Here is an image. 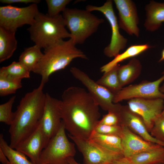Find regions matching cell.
<instances>
[{
    "mask_svg": "<svg viewBox=\"0 0 164 164\" xmlns=\"http://www.w3.org/2000/svg\"><path fill=\"white\" fill-rule=\"evenodd\" d=\"M89 139L106 149L123 154L121 140L120 136L101 134L94 131Z\"/></svg>",
    "mask_w": 164,
    "mask_h": 164,
    "instance_id": "603a6c76",
    "label": "cell"
},
{
    "mask_svg": "<svg viewBox=\"0 0 164 164\" xmlns=\"http://www.w3.org/2000/svg\"><path fill=\"white\" fill-rule=\"evenodd\" d=\"M163 60H164V49L162 52L161 56L159 60V62H160Z\"/></svg>",
    "mask_w": 164,
    "mask_h": 164,
    "instance_id": "74e56055",
    "label": "cell"
},
{
    "mask_svg": "<svg viewBox=\"0 0 164 164\" xmlns=\"http://www.w3.org/2000/svg\"><path fill=\"white\" fill-rule=\"evenodd\" d=\"M121 125L122 132L121 138L124 157L130 158L162 146L147 141L132 132L126 126Z\"/></svg>",
    "mask_w": 164,
    "mask_h": 164,
    "instance_id": "e0dca14e",
    "label": "cell"
},
{
    "mask_svg": "<svg viewBox=\"0 0 164 164\" xmlns=\"http://www.w3.org/2000/svg\"><path fill=\"white\" fill-rule=\"evenodd\" d=\"M62 15L76 45L84 43L104 21L86 9L66 8Z\"/></svg>",
    "mask_w": 164,
    "mask_h": 164,
    "instance_id": "5b68a950",
    "label": "cell"
},
{
    "mask_svg": "<svg viewBox=\"0 0 164 164\" xmlns=\"http://www.w3.org/2000/svg\"><path fill=\"white\" fill-rule=\"evenodd\" d=\"M16 32L0 26V62L6 60L13 55L17 48Z\"/></svg>",
    "mask_w": 164,
    "mask_h": 164,
    "instance_id": "ffe728a7",
    "label": "cell"
},
{
    "mask_svg": "<svg viewBox=\"0 0 164 164\" xmlns=\"http://www.w3.org/2000/svg\"><path fill=\"white\" fill-rule=\"evenodd\" d=\"M68 161L69 164H80L76 161L74 157L69 158L68 159Z\"/></svg>",
    "mask_w": 164,
    "mask_h": 164,
    "instance_id": "8d00e7d4",
    "label": "cell"
},
{
    "mask_svg": "<svg viewBox=\"0 0 164 164\" xmlns=\"http://www.w3.org/2000/svg\"><path fill=\"white\" fill-rule=\"evenodd\" d=\"M49 141L43 132L40 121L34 130L15 149L28 157L34 164H38L41 153Z\"/></svg>",
    "mask_w": 164,
    "mask_h": 164,
    "instance_id": "4fadbf2b",
    "label": "cell"
},
{
    "mask_svg": "<svg viewBox=\"0 0 164 164\" xmlns=\"http://www.w3.org/2000/svg\"><path fill=\"white\" fill-rule=\"evenodd\" d=\"M160 91L163 94H164V83L159 88Z\"/></svg>",
    "mask_w": 164,
    "mask_h": 164,
    "instance_id": "f35d334b",
    "label": "cell"
},
{
    "mask_svg": "<svg viewBox=\"0 0 164 164\" xmlns=\"http://www.w3.org/2000/svg\"><path fill=\"white\" fill-rule=\"evenodd\" d=\"M39 12L37 4L18 7L11 5L0 7V26L16 32L25 25L31 26Z\"/></svg>",
    "mask_w": 164,
    "mask_h": 164,
    "instance_id": "52a82bcc",
    "label": "cell"
},
{
    "mask_svg": "<svg viewBox=\"0 0 164 164\" xmlns=\"http://www.w3.org/2000/svg\"><path fill=\"white\" fill-rule=\"evenodd\" d=\"M70 71L73 76L86 87L88 93L103 110L108 111L119 112L121 105L113 102L114 93L94 81L79 68L72 67Z\"/></svg>",
    "mask_w": 164,
    "mask_h": 164,
    "instance_id": "ba28073f",
    "label": "cell"
},
{
    "mask_svg": "<svg viewBox=\"0 0 164 164\" xmlns=\"http://www.w3.org/2000/svg\"><path fill=\"white\" fill-rule=\"evenodd\" d=\"M77 58L87 59L72 39L63 40L44 50L43 55L33 72L41 76V83L45 84L52 74L64 69Z\"/></svg>",
    "mask_w": 164,
    "mask_h": 164,
    "instance_id": "3957f363",
    "label": "cell"
},
{
    "mask_svg": "<svg viewBox=\"0 0 164 164\" xmlns=\"http://www.w3.org/2000/svg\"><path fill=\"white\" fill-rule=\"evenodd\" d=\"M112 1L107 0L101 6L92 5L86 6V9L91 12L98 11L102 13L109 22L111 30V36L109 44L104 50L105 56L109 57H115L119 54L121 50L125 47L127 39L120 33V28L117 20L113 7Z\"/></svg>",
    "mask_w": 164,
    "mask_h": 164,
    "instance_id": "9c48e42d",
    "label": "cell"
},
{
    "mask_svg": "<svg viewBox=\"0 0 164 164\" xmlns=\"http://www.w3.org/2000/svg\"><path fill=\"white\" fill-rule=\"evenodd\" d=\"M30 72L19 61H13L8 66L0 69V76L19 80L30 78Z\"/></svg>",
    "mask_w": 164,
    "mask_h": 164,
    "instance_id": "d4e9b609",
    "label": "cell"
},
{
    "mask_svg": "<svg viewBox=\"0 0 164 164\" xmlns=\"http://www.w3.org/2000/svg\"><path fill=\"white\" fill-rule=\"evenodd\" d=\"M60 103V100L46 93L45 103L40 122L43 132L49 141L56 133L61 124Z\"/></svg>",
    "mask_w": 164,
    "mask_h": 164,
    "instance_id": "5bb4252c",
    "label": "cell"
},
{
    "mask_svg": "<svg viewBox=\"0 0 164 164\" xmlns=\"http://www.w3.org/2000/svg\"><path fill=\"white\" fill-rule=\"evenodd\" d=\"M127 103L130 109L142 118L150 133L155 120L164 109V99L135 98L129 100Z\"/></svg>",
    "mask_w": 164,
    "mask_h": 164,
    "instance_id": "7c38bea8",
    "label": "cell"
},
{
    "mask_svg": "<svg viewBox=\"0 0 164 164\" xmlns=\"http://www.w3.org/2000/svg\"><path fill=\"white\" fill-rule=\"evenodd\" d=\"M128 158L133 164H164V146H160Z\"/></svg>",
    "mask_w": 164,
    "mask_h": 164,
    "instance_id": "7402d4cb",
    "label": "cell"
},
{
    "mask_svg": "<svg viewBox=\"0 0 164 164\" xmlns=\"http://www.w3.org/2000/svg\"><path fill=\"white\" fill-rule=\"evenodd\" d=\"M43 55L41 48L35 45L25 49L20 55L19 61L30 72H33Z\"/></svg>",
    "mask_w": 164,
    "mask_h": 164,
    "instance_id": "cb8c5ba5",
    "label": "cell"
},
{
    "mask_svg": "<svg viewBox=\"0 0 164 164\" xmlns=\"http://www.w3.org/2000/svg\"><path fill=\"white\" fill-rule=\"evenodd\" d=\"M83 155L84 164H109L123 155L103 147L91 140L68 135Z\"/></svg>",
    "mask_w": 164,
    "mask_h": 164,
    "instance_id": "30bf717a",
    "label": "cell"
},
{
    "mask_svg": "<svg viewBox=\"0 0 164 164\" xmlns=\"http://www.w3.org/2000/svg\"><path fill=\"white\" fill-rule=\"evenodd\" d=\"M66 26L62 15L51 17L39 12L27 30L31 39L44 50L64 39L71 38Z\"/></svg>",
    "mask_w": 164,
    "mask_h": 164,
    "instance_id": "277c9868",
    "label": "cell"
},
{
    "mask_svg": "<svg viewBox=\"0 0 164 164\" xmlns=\"http://www.w3.org/2000/svg\"><path fill=\"white\" fill-rule=\"evenodd\" d=\"M0 161L2 164H11L7 157L0 149Z\"/></svg>",
    "mask_w": 164,
    "mask_h": 164,
    "instance_id": "d590c367",
    "label": "cell"
},
{
    "mask_svg": "<svg viewBox=\"0 0 164 164\" xmlns=\"http://www.w3.org/2000/svg\"><path fill=\"white\" fill-rule=\"evenodd\" d=\"M163 164V163H158V164Z\"/></svg>",
    "mask_w": 164,
    "mask_h": 164,
    "instance_id": "60d3db41",
    "label": "cell"
},
{
    "mask_svg": "<svg viewBox=\"0 0 164 164\" xmlns=\"http://www.w3.org/2000/svg\"><path fill=\"white\" fill-rule=\"evenodd\" d=\"M161 115H162V116H164V109L161 114Z\"/></svg>",
    "mask_w": 164,
    "mask_h": 164,
    "instance_id": "ab89813d",
    "label": "cell"
},
{
    "mask_svg": "<svg viewBox=\"0 0 164 164\" xmlns=\"http://www.w3.org/2000/svg\"><path fill=\"white\" fill-rule=\"evenodd\" d=\"M40 2L39 0H0V2L3 3L12 4L15 3H22L27 4L29 3L37 4Z\"/></svg>",
    "mask_w": 164,
    "mask_h": 164,
    "instance_id": "836d02e7",
    "label": "cell"
},
{
    "mask_svg": "<svg viewBox=\"0 0 164 164\" xmlns=\"http://www.w3.org/2000/svg\"><path fill=\"white\" fill-rule=\"evenodd\" d=\"M98 123L112 126L121 125L118 112L108 111V113L99 121Z\"/></svg>",
    "mask_w": 164,
    "mask_h": 164,
    "instance_id": "d6a6232c",
    "label": "cell"
},
{
    "mask_svg": "<svg viewBox=\"0 0 164 164\" xmlns=\"http://www.w3.org/2000/svg\"><path fill=\"white\" fill-rule=\"evenodd\" d=\"M47 7V14L51 17H55L60 15L66 8V6L70 0H46Z\"/></svg>",
    "mask_w": 164,
    "mask_h": 164,
    "instance_id": "f546056e",
    "label": "cell"
},
{
    "mask_svg": "<svg viewBox=\"0 0 164 164\" xmlns=\"http://www.w3.org/2000/svg\"><path fill=\"white\" fill-rule=\"evenodd\" d=\"M164 81V71L162 75L155 80H144L139 83L122 87L114 94V103L135 98H157L164 99V94L160 91V85Z\"/></svg>",
    "mask_w": 164,
    "mask_h": 164,
    "instance_id": "8fae6325",
    "label": "cell"
},
{
    "mask_svg": "<svg viewBox=\"0 0 164 164\" xmlns=\"http://www.w3.org/2000/svg\"><path fill=\"white\" fill-rule=\"evenodd\" d=\"M145 10L146 18L144 26L146 30L154 32L164 22V3L150 1L145 6Z\"/></svg>",
    "mask_w": 164,
    "mask_h": 164,
    "instance_id": "ac0fdd59",
    "label": "cell"
},
{
    "mask_svg": "<svg viewBox=\"0 0 164 164\" xmlns=\"http://www.w3.org/2000/svg\"><path fill=\"white\" fill-rule=\"evenodd\" d=\"M112 164H133L130 159L123 156L115 160Z\"/></svg>",
    "mask_w": 164,
    "mask_h": 164,
    "instance_id": "e575fe53",
    "label": "cell"
},
{
    "mask_svg": "<svg viewBox=\"0 0 164 164\" xmlns=\"http://www.w3.org/2000/svg\"><path fill=\"white\" fill-rule=\"evenodd\" d=\"M118 64L108 71L104 73V75L96 82L105 87L115 94L122 88L118 75Z\"/></svg>",
    "mask_w": 164,
    "mask_h": 164,
    "instance_id": "4316f807",
    "label": "cell"
},
{
    "mask_svg": "<svg viewBox=\"0 0 164 164\" xmlns=\"http://www.w3.org/2000/svg\"><path fill=\"white\" fill-rule=\"evenodd\" d=\"M99 134L114 135L121 137L122 132V125L112 126L98 123L94 131Z\"/></svg>",
    "mask_w": 164,
    "mask_h": 164,
    "instance_id": "1f68e13d",
    "label": "cell"
},
{
    "mask_svg": "<svg viewBox=\"0 0 164 164\" xmlns=\"http://www.w3.org/2000/svg\"><path fill=\"white\" fill-rule=\"evenodd\" d=\"M118 114L121 125L126 126L132 132L147 141L164 146V143L157 140L151 135L142 118L131 110L127 105H121Z\"/></svg>",
    "mask_w": 164,
    "mask_h": 164,
    "instance_id": "2e32d148",
    "label": "cell"
},
{
    "mask_svg": "<svg viewBox=\"0 0 164 164\" xmlns=\"http://www.w3.org/2000/svg\"><path fill=\"white\" fill-rule=\"evenodd\" d=\"M142 70V65L140 61L134 58L127 64L119 66L118 75L121 87L132 82L140 75Z\"/></svg>",
    "mask_w": 164,
    "mask_h": 164,
    "instance_id": "d6986e66",
    "label": "cell"
},
{
    "mask_svg": "<svg viewBox=\"0 0 164 164\" xmlns=\"http://www.w3.org/2000/svg\"><path fill=\"white\" fill-rule=\"evenodd\" d=\"M22 80L0 76V96L4 97L15 94L22 87Z\"/></svg>",
    "mask_w": 164,
    "mask_h": 164,
    "instance_id": "83f0119b",
    "label": "cell"
},
{
    "mask_svg": "<svg viewBox=\"0 0 164 164\" xmlns=\"http://www.w3.org/2000/svg\"><path fill=\"white\" fill-rule=\"evenodd\" d=\"M44 85L41 83L38 87L26 93L14 112L9 130V146L14 149L34 130L42 118L46 99Z\"/></svg>",
    "mask_w": 164,
    "mask_h": 164,
    "instance_id": "7a4b0ae2",
    "label": "cell"
},
{
    "mask_svg": "<svg viewBox=\"0 0 164 164\" xmlns=\"http://www.w3.org/2000/svg\"><path fill=\"white\" fill-rule=\"evenodd\" d=\"M148 44L132 45L128 47L123 53L119 54L113 59L101 68V71L105 73L113 68L118 63L128 58L137 56L151 48Z\"/></svg>",
    "mask_w": 164,
    "mask_h": 164,
    "instance_id": "44dd1931",
    "label": "cell"
},
{
    "mask_svg": "<svg viewBox=\"0 0 164 164\" xmlns=\"http://www.w3.org/2000/svg\"><path fill=\"white\" fill-rule=\"evenodd\" d=\"M60 101L62 121L66 130L74 137L89 139L101 116L95 101L84 89L76 86L65 89Z\"/></svg>",
    "mask_w": 164,
    "mask_h": 164,
    "instance_id": "6da1fadb",
    "label": "cell"
},
{
    "mask_svg": "<svg viewBox=\"0 0 164 164\" xmlns=\"http://www.w3.org/2000/svg\"><path fill=\"white\" fill-rule=\"evenodd\" d=\"M65 130L62 121L57 132L43 150L38 164H69L68 159L76 154L75 145L68 140Z\"/></svg>",
    "mask_w": 164,
    "mask_h": 164,
    "instance_id": "8992f818",
    "label": "cell"
},
{
    "mask_svg": "<svg viewBox=\"0 0 164 164\" xmlns=\"http://www.w3.org/2000/svg\"><path fill=\"white\" fill-rule=\"evenodd\" d=\"M150 133L157 140L164 143V116L160 115L157 118Z\"/></svg>",
    "mask_w": 164,
    "mask_h": 164,
    "instance_id": "4dcf8cb0",
    "label": "cell"
},
{
    "mask_svg": "<svg viewBox=\"0 0 164 164\" xmlns=\"http://www.w3.org/2000/svg\"><path fill=\"white\" fill-rule=\"evenodd\" d=\"M118 11V23L121 28L128 34L138 37L139 29V18L136 7L131 0H114Z\"/></svg>",
    "mask_w": 164,
    "mask_h": 164,
    "instance_id": "9a60e30c",
    "label": "cell"
},
{
    "mask_svg": "<svg viewBox=\"0 0 164 164\" xmlns=\"http://www.w3.org/2000/svg\"><path fill=\"white\" fill-rule=\"evenodd\" d=\"M16 96L11 97L6 102L0 105V121L9 125L12 124L14 117V112L12 108Z\"/></svg>",
    "mask_w": 164,
    "mask_h": 164,
    "instance_id": "f1b7e54d",
    "label": "cell"
},
{
    "mask_svg": "<svg viewBox=\"0 0 164 164\" xmlns=\"http://www.w3.org/2000/svg\"><path fill=\"white\" fill-rule=\"evenodd\" d=\"M112 164V163H111V164Z\"/></svg>",
    "mask_w": 164,
    "mask_h": 164,
    "instance_id": "b9f144b4",
    "label": "cell"
},
{
    "mask_svg": "<svg viewBox=\"0 0 164 164\" xmlns=\"http://www.w3.org/2000/svg\"><path fill=\"white\" fill-rule=\"evenodd\" d=\"M0 149L11 164H34L29 160L24 154L9 145L1 134L0 135Z\"/></svg>",
    "mask_w": 164,
    "mask_h": 164,
    "instance_id": "484cf974",
    "label": "cell"
}]
</instances>
